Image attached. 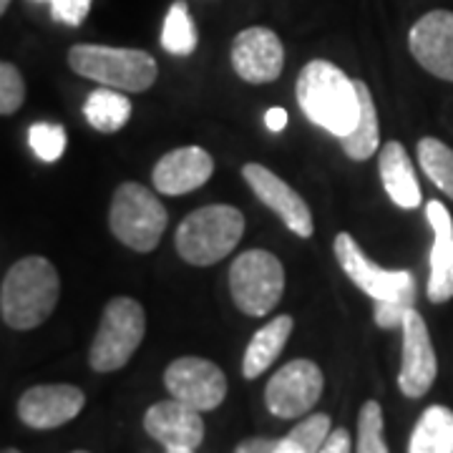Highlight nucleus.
Here are the masks:
<instances>
[{
	"instance_id": "obj_29",
	"label": "nucleus",
	"mask_w": 453,
	"mask_h": 453,
	"mask_svg": "<svg viewBox=\"0 0 453 453\" xmlns=\"http://www.w3.org/2000/svg\"><path fill=\"white\" fill-rule=\"evenodd\" d=\"M26 101V81L16 65L3 61L0 64V113L11 116L16 113Z\"/></svg>"
},
{
	"instance_id": "obj_16",
	"label": "nucleus",
	"mask_w": 453,
	"mask_h": 453,
	"mask_svg": "<svg viewBox=\"0 0 453 453\" xmlns=\"http://www.w3.org/2000/svg\"><path fill=\"white\" fill-rule=\"evenodd\" d=\"M214 174V159L202 146H179L164 154L151 172V184L159 195L181 196L204 187Z\"/></svg>"
},
{
	"instance_id": "obj_13",
	"label": "nucleus",
	"mask_w": 453,
	"mask_h": 453,
	"mask_svg": "<svg viewBox=\"0 0 453 453\" xmlns=\"http://www.w3.org/2000/svg\"><path fill=\"white\" fill-rule=\"evenodd\" d=\"M242 177L259 202L267 210L275 211L290 232H295L303 240L312 237L315 225H312V211H310L308 202L297 195L285 179H280L273 169L255 162L244 164Z\"/></svg>"
},
{
	"instance_id": "obj_15",
	"label": "nucleus",
	"mask_w": 453,
	"mask_h": 453,
	"mask_svg": "<svg viewBox=\"0 0 453 453\" xmlns=\"http://www.w3.org/2000/svg\"><path fill=\"white\" fill-rule=\"evenodd\" d=\"M413 58L441 81L453 83V13L431 11L413 23L408 33Z\"/></svg>"
},
{
	"instance_id": "obj_12",
	"label": "nucleus",
	"mask_w": 453,
	"mask_h": 453,
	"mask_svg": "<svg viewBox=\"0 0 453 453\" xmlns=\"http://www.w3.org/2000/svg\"><path fill=\"white\" fill-rule=\"evenodd\" d=\"M401 330H403V360L398 372V388L405 398H423L438 375L436 350L426 320L416 308L405 312Z\"/></svg>"
},
{
	"instance_id": "obj_9",
	"label": "nucleus",
	"mask_w": 453,
	"mask_h": 453,
	"mask_svg": "<svg viewBox=\"0 0 453 453\" xmlns=\"http://www.w3.org/2000/svg\"><path fill=\"white\" fill-rule=\"evenodd\" d=\"M325 388V375L318 363L297 357L282 365L265 388L267 411L277 418H300L315 408Z\"/></svg>"
},
{
	"instance_id": "obj_21",
	"label": "nucleus",
	"mask_w": 453,
	"mask_h": 453,
	"mask_svg": "<svg viewBox=\"0 0 453 453\" xmlns=\"http://www.w3.org/2000/svg\"><path fill=\"white\" fill-rule=\"evenodd\" d=\"M408 453H453V411L446 405H431L416 423Z\"/></svg>"
},
{
	"instance_id": "obj_6",
	"label": "nucleus",
	"mask_w": 453,
	"mask_h": 453,
	"mask_svg": "<svg viewBox=\"0 0 453 453\" xmlns=\"http://www.w3.org/2000/svg\"><path fill=\"white\" fill-rule=\"evenodd\" d=\"M169 225L166 207L149 187L139 181H124L113 192L109 207L111 234L134 252H154Z\"/></svg>"
},
{
	"instance_id": "obj_3",
	"label": "nucleus",
	"mask_w": 453,
	"mask_h": 453,
	"mask_svg": "<svg viewBox=\"0 0 453 453\" xmlns=\"http://www.w3.org/2000/svg\"><path fill=\"white\" fill-rule=\"evenodd\" d=\"M61 280L46 257L18 259L0 285V318L13 330H33L58 305Z\"/></svg>"
},
{
	"instance_id": "obj_18",
	"label": "nucleus",
	"mask_w": 453,
	"mask_h": 453,
	"mask_svg": "<svg viewBox=\"0 0 453 453\" xmlns=\"http://www.w3.org/2000/svg\"><path fill=\"white\" fill-rule=\"evenodd\" d=\"M426 217L434 226V250H431V275H428V300L449 303L453 297V222L449 210L431 199L426 204Z\"/></svg>"
},
{
	"instance_id": "obj_23",
	"label": "nucleus",
	"mask_w": 453,
	"mask_h": 453,
	"mask_svg": "<svg viewBox=\"0 0 453 453\" xmlns=\"http://www.w3.org/2000/svg\"><path fill=\"white\" fill-rule=\"evenodd\" d=\"M83 116L96 131L113 134V131L124 129L127 121L131 119V101L124 91L104 86V88H96L91 96L86 98Z\"/></svg>"
},
{
	"instance_id": "obj_28",
	"label": "nucleus",
	"mask_w": 453,
	"mask_h": 453,
	"mask_svg": "<svg viewBox=\"0 0 453 453\" xmlns=\"http://www.w3.org/2000/svg\"><path fill=\"white\" fill-rule=\"evenodd\" d=\"M28 144L41 162H58L65 151V131L61 124H33Z\"/></svg>"
},
{
	"instance_id": "obj_34",
	"label": "nucleus",
	"mask_w": 453,
	"mask_h": 453,
	"mask_svg": "<svg viewBox=\"0 0 453 453\" xmlns=\"http://www.w3.org/2000/svg\"><path fill=\"white\" fill-rule=\"evenodd\" d=\"M8 5H11V0H0V13H5V11H8Z\"/></svg>"
},
{
	"instance_id": "obj_22",
	"label": "nucleus",
	"mask_w": 453,
	"mask_h": 453,
	"mask_svg": "<svg viewBox=\"0 0 453 453\" xmlns=\"http://www.w3.org/2000/svg\"><path fill=\"white\" fill-rule=\"evenodd\" d=\"M356 88L360 96V119H357L356 129L340 139V146L350 159L365 162L380 149V129H378V111L372 104L371 88L365 86V81H356Z\"/></svg>"
},
{
	"instance_id": "obj_14",
	"label": "nucleus",
	"mask_w": 453,
	"mask_h": 453,
	"mask_svg": "<svg viewBox=\"0 0 453 453\" xmlns=\"http://www.w3.org/2000/svg\"><path fill=\"white\" fill-rule=\"evenodd\" d=\"M86 405L81 388L68 383L53 386H33L18 398V418L28 428L50 431L64 423L73 421Z\"/></svg>"
},
{
	"instance_id": "obj_26",
	"label": "nucleus",
	"mask_w": 453,
	"mask_h": 453,
	"mask_svg": "<svg viewBox=\"0 0 453 453\" xmlns=\"http://www.w3.org/2000/svg\"><path fill=\"white\" fill-rule=\"evenodd\" d=\"M330 436V418L325 413H312L310 418L297 423L290 434L277 441L275 453H320Z\"/></svg>"
},
{
	"instance_id": "obj_19",
	"label": "nucleus",
	"mask_w": 453,
	"mask_h": 453,
	"mask_svg": "<svg viewBox=\"0 0 453 453\" xmlns=\"http://www.w3.org/2000/svg\"><path fill=\"white\" fill-rule=\"evenodd\" d=\"M378 169L386 187V195L401 207V210H416L421 207L423 195L418 187L416 169L411 164V157L401 142H388L378 154Z\"/></svg>"
},
{
	"instance_id": "obj_7",
	"label": "nucleus",
	"mask_w": 453,
	"mask_h": 453,
	"mask_svg": "<svg viewBox=\"0 0 453 453\" xmlns=\"http://www.w3.org/2000/svg\"><path fill=\"white\" fill-rule=\"evenodd\" d=\"M146 333V312L131 297H113L106 303L96 338L88 350V365L96 372L121 371Z\"/></svg>"
},
{
	"instance_id": "obj_17",
	"label": "nucleus",
	"mask_w": 453,
	"mask_h": 453,
	"mask_svg": "<svg viewBox=\"0 0 453 453\" xmlns=\"http://www.w3.org/2000/svg\"><path fill=\"white\" fill-rule=\"evenodd\" d=\"M144 431L164 449H196L204 441V421L199 411L177 398L151 405L144 416Z\"/></svg>"
},
{
	"instance_id": "obj_35",
	"label": "nucleus",
	"mask_w": 453,
	"mask_h": 453,
	"mask_svg": "<svg viewBox=\"0 0 453 453\" xmlns=\"http://www.w3.org/2000/svg\"><path fill=\"white\" fill-rule=\"evenodd\" d=\"M3 453H20V451H18V449H5Z\"/></svg>"
},
{
	"instance_id": "obj_4",
	"label": "nucleus",
	"mask_w": 453,
	"mask_h": 453,
	"mask_svg": "<svg viewBox=\"0 0 453 453\" xmlns=\"http://www.w3.org/2000/svg\"><path fill=\"white\" fill-rule=\"evenodd\" d=\"M68 65L88 81L109 86L124 94H142L151 88L159 65L151 53L139 49H113L98 43H76L68 50Z\"/></svg>"
},
{
	"instance_id": "obj_25",
	"label": "nucleus",
	"mask_w": 453,
	"mask_h": 453,
	"mask_svg": "<svg viewBox=\"0 0 453 453\" xmlns=\"http://www.w3.org/2000/svg\"><path fill=\"white\" fill-rule=\"evenodd\" d=\"M418 164L426 177L436 184L438 189L453 199V149L441 139L423 136L418 142Z\"/></svg>"
},
{
	"instance_id": "obj_1",
	"label": "nucleus",
	"mask_w": 453,
	"mask_h": 453,
	"mask_svg": "<svg viewBox=\"0 0 453 453\" xmlns=\"http://www.w3.org/2000/svg\"><path fill=\"white\" fill-rule=\"evenodd\" d=\"M335 257L342 273L356 282L360 290L375 300V323L380 327H401L405 312L416 305V277L408 270H383L365 257L353 234L340 232L335 237Z\"/></svg>"
},
{
	"instance_id": "obj_5",
	"label": "nucleus",
	"mask_w": 453,
	"mask_h": 453,
	"mask_svg": "<svg viewBox=\"0 0 453 453\" xmlns=\"http://www.w3.org/2000/svg\"><path fill=\"white\" fill-rule=\"evenodd\" d=\"M244 234V214L232 204H207L187 214L177 226L179 257L195 267H207L240 244Z\"/></svg>"
},
{
	"instance_id": "obj_27",
	"label": "nucleus",
	"mask_w": 453,
	"mask_h": 453,
	"mask_svg": "<svg viewBox=\"0 0 453 453\" xmlns=\"http://www.w3.org/2000/svg\"><path fill=\"white\" fill-rule=\"evenodd\" d=\"M357 453H388L383 438V408L378 401H365L357 416Z\"/></svg>"
},
{
	"instance_id": "obj_37",
	"label": "nucleus",
	"mask_w": 453,
	"mask_h": 453,
	"mask_svg": "<svg viewBox=\"0 0 453 453\" xmlns=\"http://www.w3.org/2000/svg\"><path fill=\"white\" fill-rule=\"evenodd\" d=\"M43 3H53V0H43Z\"/></svg>"
},
{
	"instance_id": "obj_24",
	"label": "nucleus",
	"mask_w": 453,
	"mask_h": 453,
	"mask_svg": "<svg viewBox=\"0 0 453 453\" xmlns=\"http://www.w3.org/2000/svg\"><path fill=\"white\" fill-rule=\"evenodd\" d=\"M162 46L172 56H192L196 50V26L184 0H177L164 18Z\"/></svg>"
},
{
	"instance_id": "obj_32",
	"label": "nucleus",
	"mask_w": 453,
	"mask_h": 453,
	"mask_svg": "<svg viewBox=\"0 0 453 453\" xmlns=\"http://www.w3.org/2000/svg\"><path fill=\"white\" fill-rule=\"evenodd\" d=\"M280 438H247L234 453H275Z\"/></svg>"
},
{
	"instance_id": "obj_30",
	"label": "nucleus",
	"mask_w": 453,
	"mask_h": 453,
	"mask_svg": "<svg viewBox=\"0 0 453 453\" xmlns=\"http://www.w3.org/2000/svg\"><path fill=\"white\" fill-rule=\"evenodd\" d=\"M91 3L94 0H53L50 3V16H53V20H58V23H65V26L76 28L88 16Z\"/></svg>"
},
{
	"instance_id": "obj_20",
	"label": "nucleus",
	"mask_w": 453,
	"mask_h": 453,
	"mask_svg": "<svg viewBox=\"0 0 453 453\" xmlns=\"http://www.w3.org/2000/svg\"><path fill=\"white\" fill-rule=\"evenodd\" d=\"M292 327H295V320H292L290 315H277V318H273V323L259 327L257 333H255V338L250 340L247 350H244V378H250V380L259 378L262 372L275 363L277 356L282 353V348L290 340Z\"/></svg>"
},
{
	"instance_id": "obj_11",
	"label": "nucleus",
	"mask_w": 453,
	"mask_h": 453,
	"mask_svg": "<svg viewBox=\"0 0 453 453\" xmlns=\"http://www.w3.org/2000/svg\"><path fill=\"white\" fill-rule=\"evenodd\" d=\"M229 61L247 83H273L285 68V46L273 28L252 26L234 35Z\"/></svg>"
},
{
	"instance_id": "obj_31",
	"label": "nucleus",
	"mask_w": 453,
	"mask_h": 453,
	"mask_svg": "<svg viewBox=\"0 0 453 453\" xmlns=\"http://www.w3.org/2000/svg\"><path fill=\"white\" fill-rule=\"evenodd\" d=\"M320 453H350V434L345 428L330 431V436L323 443Z\"/></svg>"
},
{
	"instance_id": "obj_33",
	"label": "nucleus",
	"mask_w": 453,
	"mask_h": 453,
	"mask_svg": "<svg viewBox=\"0 0 453 453\" xmlns=\"http://www.w3.org/2000/svg\"><path fill=\"white\" fill-rule=\"evenodd\" d=\"M265 124L270 131H282L288 127V111L280 109V106H273L270 111L265 113Z\"/></svg>"
},
{
	"instance_id": "obj_36",
	"label": "nucleus",
	"mask_w": 453,
	"mask_h": 453,
	"mask_svg": "<svg viewBox=\"0 0 453 453\" xmlns=\"http://www.w3.org/2000/svg\"><path fill=\"white\" fill-rule=\"evenodd\" d=\"M73 453H88V451H73Z\"/></svg>"
},
{
	"instance_id": "obj_8",
	"label": "nucleus",
	"mask_w": 453,
	"mask_h": 453,
	"mask_svg": "<svg viewBox=\"0 0 453 453\" xmlns=\"http://www.w3.org/2000/svg\"><path fill=\"white\" fill-rule=\"evenodd\" d=\"M229 292L244 315L273 312L285 292V267L267 250H247L229 267Z\"/></svg>"
},
{
	"instance_id": "obj_2",
	"label": "nucleus",
	"mask_w": 453,
	"mask_h": 453,
	"mask_svg": "<svg viewBox=\"0 0 453 453\" xmlns=\"http://www.w3.org/2000/svg\"><path fill=\"white\" fill-rule=\"evenodd\" d=\"M297 104L303 113L333 136H348L360 119V96L356 81L330 61L315 58L297 76Z\"/></svg>"
},
{
	"instance_id": "obj_10",
	"label": "nucleus",
	"mask_w": 453,
	"mask_h": 453,
	"mask_svg": "<svg viewBox=\"0 0 453 453\" xmlns=\"http://www.w3.org/2000/svg\"><path fill=\"white\" fill-rule=\"evenodd\" d=\"M164 386L181 403L192 405L199 413L219 408L226 395V378L222 368L204 357H177L164 371Z\"/></svg>"
}]
</instances>
